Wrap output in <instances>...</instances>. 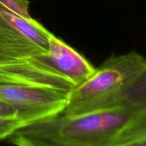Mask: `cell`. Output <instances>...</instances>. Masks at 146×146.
<instances>
[{"label": "cell", "instance_id": "obj_2", "mask_svg": "<svg viewBox=\"0 0 146 146\" xmlns=\"http://www.w3.org/2000/svg\"><path fill=\"white\" fill-rule=\"evenodd\" d=\"M74 88L48 53L0 64V100L17 108L21 127L62 112Z\"/></svg>", "mask_w": 146, "mask_h": 146}, {"label": "cell", "instance_id": "obj_1", "mask_svg": "<svg viewBox=\"0 0 146 146\" xmlns=\"http://www.w3.org/2000/svg\"><path fill=\"white\" fill-rule=\"evenodd\" d=\"M7 140L21 146H145L146 105L60 113L17 128Z\"/></svg>", "mask_w": 146, "mask_h": 146}, {"label": "cell", "instance_id": "obj_8", "mask_svg": "<svg viewBox=\"0 0 146 146\" xmlns=\"http://www.w3.org/2000/svg\"><path fill=\"white\" fill-rule=\"evenodd\" d=\"M19 112L8 103L0 100V118H18Z\"/></svg>", "mask_w": 146, "mask_h": 146}, {"label": "cell", "instance_id": "obj_3", "mask_svg": "<svg viewBox=\"0 0 146 146\" xmlns=\"http://www.w3.org/2000/svg\"><path fill=\"white\" fill-rule=\"evenodd\" d=\"M144 76H146V60L141 54L133 51L122 55H113L96 68L84 84L71 91L66 107L115 91Z\"/></svg>", "mask_w": 146, "mask_h": 146}, {"label": "cell", "instance_id": "obj_4", "mask_svg": "<svg viewBox=\"0 0 146 146\" xmlns=\"http://www.w3.org/2000/svg\"><path fill=\"white\" fill-rule=\"evenodd\" d=\"M48 53L54 68L77 87L88 80L96 68L81 54L51 33Z\"/></svg>", "mask_w": 146, "mask_h": 146}, {"label": "cell", "instance_id": "obj_6", "mask_svg": "<svg viewBox=\"0 0 146 146\" xmlns=\"http://www.w3.org/2000/svg\"><path fill=\"white\" fill-rule=\"evenodd\" d=\"M28 0H0V9L23 17H31Z\"/></svg>", "mask_w": 146, "mask_h": 146}, {"label": "cell", "instance_id": "obj_5", "mask_svg": "<svg viewBox=\"0 0 146 146\" xmlns=\"http://www.w3.org/2000/svg\"><path fill=\"white\" fill-rule=\"evenodd\" d=\"M0 23L48 51L51 33L31 17H20L0 9Z\"/></svg>", "mask_w": 146, "mask_h": 146}, {"label": "cell", "instance_id": "obj_7", "mask_svg": "<svg viewBox=\"0 0 146 146\" xmlns=\"http://www.w3.org/2000/svg\"><path fill=\"white\" fill-rule=\"evenodd\" d=\"M20 127L21 123L18 118H0V141L7 139Z\"/></svg>", "mask_w": 146, "mask_h": 146}]
</instances>
